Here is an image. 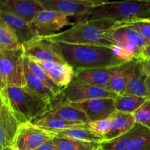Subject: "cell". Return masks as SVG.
<instances>
[{"label":"cell","instance_id":"obj_1","mask_svg":"<svg viewBox=\"0 0 150 150\" xmlns=\"http://www.w3.org/2000/svg\"><path fill=\"white\" fill-rule=\"evenodd\" d=\"M50 43L64 61L76 71L125 63L117 57L114 48L108 47L54 42Z\"/></svg>","mask_w":150,"mask_h":150},{"label":"cell","instance_id":"obj_11","mask_svg":"<svg viewBox=\"0 0 150 150\" xmlns=\"http://www.w3.org/2000/svg\"><path fill=\"white\" fill-rule=\"evenodd\" d=\"M21 122L8 105L1 102L0 107V150L13 148Z\"/></svg>","mask_w":150,"mask_h":150},{"label":"cell","instance_id":"obj_21","mask_svg":"<svg viewBox=\"0 0 150 150\" xmlns=\"http://www.w3.org/2000/svg\"><path fill=\"white\" fill-rule=\"evenodd\" d=\"M33 123L38 127L52 133L75 128V127H85L87 125V124H80V123L66 121L50 112L47 113L43 117L35 120Z\"/></svg>","mask_w":150,"mask_h":150},{"label":"cell","instance_id":"obj_7","mask_svg":"<svg viewBox=\"0 0 150 150\" xmlns=\"http://www.w3.org/2000/svg\"><path fill=\"white\" fill-rule=\"evenodd\" d=\"M118 95L103 88L81 81L75 76L63 89L61 96L64 103H79L98 98H116Z\"/></svg>","mask_w":150,"mask_h":150},{"label":"cell","instance_id":"obj_34","mask_svg":"<svg viewBox=\"0 0 150 150\" xmlns=\"http://www.w3.org/2000/svg\"><path fill=\"white\" fill-rule=\"evenodd\" d=\"M35 150H59V149H57V147L55 146V144H54L51 140L49 141V142L45 143L44 144H42V146H40L39 148H38V149Z\"/></svg>","mask_w":150,"mask_h":150},{"label":"cell","instance_id":"obj_30","mask_svg":"<svg viewBox=\"0 0 150 150\" xmlns=\"http://www.w3.org/2000/svg\"><path fill=\"white\" fill-rule=\"evenodd\" d=\"M137 124H140L150 130V100H147L133 114Z\"/></svg>","mask_w":150,"mask_h":150},{"label":"cell","instance_id":"obj_35","mask_svg":"<svg viewBox=\"0 0 150 150\" xmlns=\"http://www.w3.org/2000/svg\"><path fill=\"white\" fill-rule=\"evenodd\" d=\"M139 60L143 65L145 73L148 76H150V59H141Z\"/></svg>","mask_w":150,"mask_h":150},{"label":"cell","instance_id":"obj_27","mask_svg":"<svg viewBox=\"0 0 150 150\" xmlns=\"http://www.w3.org/2000/svg\"><path fill=\"white\" fill-rule=\"evenodd\" d=\"M51 142L59 150H98L100 144L54 136Z\"/></svg>","mask_w":150,"mask_h":150},{"label":"cell","instance_id":"obj_19","mask_svg":"<svg viewBox=\"0 0 150 150\" xmlns=\"http://www.w3.org/2000/svg\"><path fill=\"white\" fill-rule=\"evenodd\" d=\"M24 68L25 79H26V86L24 88L54 105V104L57 101V98L59 96L56 95L55 93L50 88H48L45 83H42L30 71L26 63L24 64Z\"/></svg>","mask_w":150,"mask_h":150},{"label":"cell","instance_id":"obj_22","mask_svg":"<svg viewBox=\"0 0 150 150\" xmlns=\"http://www.w3.org/2000/svg\"><path fill=\"white\" fill-rule=\"evenodd\" d=\"M146 128L142 125L136 124V127L127 133L112 140L104 141L98 150H127L133 140Z\"/></svg>","mask_w":150,"mask_h":150},{"label":"cell","instance_id":"obj_14","mask_svg":"<svg viewBox=\"0 0 150 150\" xmlns=\"http://www.w3.org/2000/svg\"><path fill=\"white\" fill-rule=\"evenodd\" d=\"M68 104L84 112L89 122L108 118L116 111L114 98H98Z\"/></svg>","mask_w":150,"mask_h":150},{"label":"cell","instance_id":"obj_38","mask_svg":"<svg viewBox=\"0 0 150 150\" xmlns=\"http://www.w3.org/2000/svg\"><path fill=\"white\" fill-rule=\"evenodd\" d=\"M13 149L12 147H7V148H4V149H1V150H13Z\"/></svg>","mask_w":150,"mask_h":150},{"label":"cell","instance_id":"obj_20","mask_svg":"<svg viewBox=\"0 0 150 150\" xmlns=\"http://www.w3.org/2000/svg\"><path fill=\"white\" fill-rule=\"evenodd\" d=\"M147 77V74L145 73L143 65L139 59L136 62L134 72L130 77L123 95L148 98L146 89Z\"/></svg>","mask_w":150,"mask_h":150},{"label":"cell","instance_id":"obj_18","mask_svg":"<svg viewBox=\"0 0 150 150\" xmlns=\"http://www.w3.org/2000/svg\"><path fill=\"white\" fill-rule=\"evenodd\" d=\"M136 124L133 114L115 111L111 115L110 130L105 136V141L112 140L127 133L136 127Z\"/></svg>","mask_w":150,"mask_h":150},{"label":"cell","instance_id":"obj_9","mask_svg":"<svg viewBox=\"0 0 150 150\" xmlns=\"http://www.w3.org/2000/svg\"><path fill=\"white\" fill-rule=\"evenodd\" d=\"M55 136L35 125L33 122L22 123L19 127L13 149L14 150H35Z\"/></svg>","mask_w":150,"mask_h":150},{"label":"cell","instance_id":"obj_36","mask_svg":"<svg viewBox=\"0 0 150 150\" xmlns=\"http://www.w3.org/2000/svg\"><path fill=\"white\" fill-rule=\"evenodd\" d=\"M141 59H150V45L144 48V50L142 51V58Z\"/></svg>","mask_w":150,"mask_h":150},{"label":"cell","instance_id":"obj_10","mask_svg":"<svg viewBox=\"0 0 150 150\" xmlns=\"http://www.w3.org/2000/svg\"><path fill=\"white\" fill-rule=\"evenodd\" d=\"M31 23L41 38L58 34L62 29L70 24L69 16L55 10H48L40 12Z\"/></svg>","mask_w":150,"mask_h":150},{"label":"cell","instance_id":"obj_12","mask_svg":"<svg viewBox=\"0 0 150 150\" xmlns=\"http://www.w3.org/2000/svg\"><path fill=\"white\" fill-rule=\"evenodd\" d=\"M133 61L127 62L119 65L76 70V77L86 83L105 89L111 78L117 73L128 67Z\"/></svg>","mask_w":150,"mask_h":150},{"label":"cell","instance_id":"obj_3","mask_svg":"<svg viewBox=\"0 0 150 150\" xmlns=\"http://www.w3.org/2000/svg\"><path fill=\"white\" fill-rule=\"evenodd\" d=\"M1 102L4 103L21 123L34 122L53 108V104L24 87L9 86L0 89Z\"/></svg>","mask_w":150,"mask_h":150},{"label":"cell","instance_id":"obj_17","mask_svg":"<svg viewBox=\"0 0 150 150\" xmlns=\"http://www.w3.org/2000/svg\"><path fill=\"white\" fill-rule=\"evenodd\" d=\"M0 20L7 23L13 29L21 45L35 38H39L32 23L23 20L21 18L10 13L0 11Z\"/></svg>","mask_w":150,"mask_h":150},{"label":"cell","instance_id":"obj_31","mask_svg":"<svg viewBox=\"0 0 150 150\" xmlns=\"http://www.w3.org/2000/svg\"><path fill=\"white\" fill-rule=\"evenodd\" d=\"M127 150H150V130L145 129L133 140Z\"/></svg>","mask_w":150,"mask_h":150},{"label":"cell","instance_id":"obj_32","mask_svg":"<svg viewBox=\"0 0 150 150\" xmlns=\"http://www.w3.org/2000/svg\"><path fill=\"white\" fill-rule=\"evenodd\" d=\"M111 122V115L108 118L103 120H97V121L90 122L87 124V128L96 133L97 134L101 136H105L108 133L110 130V125Z\"/></svg>","mask_w":150,"mask_h":150},{"label":"cell","instance_id":"obj_26","mask_svg":"<svg viewBox=\"0 0 150 150\" xmlns=\"http://www.w3.org/2000/svg\"><path fill=\"white\" fill-rule=\"evenodd\" d=\"M147 100L149 99L143 97L118 95L117 98H114L115 111L133 114Z\"/></svg>","mask_w":150,"mask_h":150},{"label":"cell","instance_id":"obj_33","mask_svg":"<svg viewBox=\"0 0 150 150\" xmlns=\"http://www.w3.org/2000/svg\"><path fill=\"white\" fill-rule=\"evenodd\" d=\"M118 23L131 26L136 30H137L142 36L150 41V20L149 18L137 19V20H133L131 21Z\"/></svg>","mask_w":150,"mask_h":150},{"label":"cell","instance_id":"obj_2","mask_svg":"<svg viewBox=\"0 0 150 150\" xmlns=\"http://www.w3.org/2000/svg\"><path fill=\"white\" fill-rule=\"evenodd\" d=\"M117 24V22L108 19H86L78 21L67 30L43 39L54 42L115 48L117 45L111 38L110 32Z\"/></svg>","mask_w":150,"mask_h":150},{"label":"cell","instance_id":"obj_37","mask_svg":"<svg viewBox=\"0 0 150 150\" xmlns=\"http://www.w3.org/2000/svg\"><path fill=\"white\" fill-rule=\"evenodd\" d=\"M146 89H147L148 99L150 100V76H148L146 79Z\"/></svg>","mask_w":150,"mask_h":150},{"label":"cell","instance_id":"obj_23","mask_svg":"<svg viewBox=\"0 0 150 150\" xmlns=\"http://www.w3.org/2000/svg\"><path fill=\"white\" fill-rule=\"evenodd\" d=\"M49 112L71 122L80 124H88L89 122L84 112L67 103H57Z\"/></svg>","mask_w":150,"mask_h":150},{"label":"cell","instance_id":"obj_25","mask_svg":"<svg viewBox=\"0 0 150 150\" xmlns=\"http://www.w3.org/2000/svg\"><path fill=\"white\" fill-rule=\"evenodd\" d=\"M53 133H54L56 136L59 137L69 138V139L83 141V142L101 144L105 141L103 136H100L92 130H89V128H87V125L85 127H75V128L67 129Z\"/></svg>","mask_w":150,"mask_h":150},{"label":"cell","instance_id":"obj_28","mask_svg":"<svg viewBox=\"0 0 150 150\" xmlns=\"http://www.w3.org/2000/svg\"><path fill=\"white\" fill-rule=\"evenodd\" d=\"M21 48V44L19 42L13 29L0 20V50L16 51Z\"/></svg>","mask_w":150,"mask_h":150},{"label":"cell","instance_id":"obj_5","mask_svg":"<svg viewBox=\"0 0 150 150\" xmlns=\"http://www.w3.org/2000/svg\"><path fill=\"white\" fill-rule=\"evenodd\" d=\"M110 35L117 45L116 55L125 62L140 59L144 48L150 45L149 40L129 25L117 23Z\"/></svg>","mask_w":150,"mask_h":150},{"label":"cell","instance_id":"obj_40","mask_svg":"<svg viewBox=\"0 0 150 150\" xmlns=\"http://www.w3.org/2000/svg\"><path fill=\"white\" fill-rule=\"evenodd\" d=\"M13 150H14V149H13Z\"/></svg>","mask_w":150,"mask_h":150},{"label":"cell","instance_id":"obj_13","mask_svg":"<svg viewBox=\"0 0 150 150\" xmlns=\"http://www.w3.org/2000/svg\"><path fill=\"white\" fill-rule=\"evenodd\" d=\"M23 55L33 61H49L66 63L61 56L52 48L48 41L37 38L22 45Z\"/></svg>","mask_w":150,"mask_h":150},{"label":"cell","instance_id":"obj_6","mask_svg":"<svg viewBox=\"0 0 150 150\" xmlns=\"http://www.w3.org/2000/svg\"><path fill=\"white\" fill-rule=\"evenodd\" d=\"M25 57L23 48L0 50V89L9 86L25 87Z\"/></svg>","mask_w":150,"mask_h":150},{"label":"cell","instance_id":"obj_16","mask_svg":"<svg viewBox=\"0 0 150 150\" xmlns=\"http://www.w3.org/2000/svg\"><path fill=\"white\" fill-rule=\"evenodd\" d=\"M52 79L53 81L64 89L76 76V70L67 63L49 61H35Z\"/></svg>","mask_w":150,"mask_h":150},{"label":"cell","instance_id":"obj_4","mask_svg":"<svg viewBox=\"0 0 150 150\" xmlns=\"http://www.w3.org/2000/svg\"><path fill=\"white\" fill-rule=\"evenodd\" d=\"M150 18V1H101L91 11L87 19H108L125 23Z\"/></svg>","mask_w":150,"mask_h":150},{"label":"cell","instance_id":"obj_39","mask_svg":"<svg viewBox=\"0 0 150 150\" xmlns=\"http://www.w3.org/2000/svg\"><path fill=\"white\" fill-rule=\"evenodd\" d=\"M149 20H150V18H149Z\"/></svg>","mask_w":150,"mask_h":150},{"label":"cell","instance_id":"obj_24","mask_svg":"<svg viewBox=\"0 0 150 150\" xmlns=\"http://www.w3.org/2000/svg\"><path fill=\"white\" fill-rule=\"evenodd\" d=\"M138 60L139 59L134 60L128 67L114 75L110 80L105 89L117 95H123L130 77L134 72L135 67Z\"/></svg>","mask_w":150,"mask_h":150},{"label":"cell","instance_id":"obj_15","mask_svg":"<svg viewBox=\"0 0 150 150\" xmlns=\"http://www.w3.org/2000/svg\"><path fill=\"white\" fill-rule=\"evenodd\" d=\"M43 7L40 0H1L0 11L5 12L31 22Z\"/></svg>","mask_w":150,"mask_h":150},{"label":"cell","instance_id":"obj_29","mask_svg":"<svg viewBox=\"0 0 150 150\" xmlns=\"http://www.w3.org/2000/svg\"><path fill=\"white\" fill-rule=\"evenodd\" d=\"M25 63L26 64L27 67L30 70V71L40 79L42 83H45L48 88L51 89L55 93L56 95L59 96L62 92L63 89L57 86L55 83L52 81V79L48 76V75L35 62V61L25 57Z\"/></svg>","mask_w":150,"mask_h":150},{"label":"cell","instance_id":"obj_8","mask_svg":"<svg viewBox=\"0 0 150 150\" xmlns=\"http://www.w3.org/2000/svg\"><path fill=\"white\" fill-rule=\"evenodd\" d=\"M44 10H55L79 21L86 20L92 9L101 1L92 0H40Z\"/></svg>","mask_w":150,"mask_h":150}]
</instances>
